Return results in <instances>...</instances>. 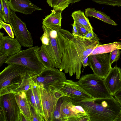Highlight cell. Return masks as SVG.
Here are the masks:
<instances>
[{
	"label": "cell",
	"mask_w": 121,
	"mask_h": 121,
	"mask_svg": "<svg viewBox=\"0 0 121 121\" xmlns=\"http://www.w3.org/2000/svg\"><path fill=\"white\" fill-rule=\"evenodd\" d=\"M59 44L62 56L61 71L69 73L70 77L75 74L76 79L81 75L82 63L94 49L100 44L96 34L91 39L75 36L69 31L61 28L59 30Z\"/></svg>",
	"instance_id": "cell-1"
},
{
	"label": "cell",
	"mask_w": 121,
	"mask_h": 121,
	"mask_svg": "<svg viewBox=\"0 0 121 121\" xmlns=\"http://www.w3.org/2000/svg\"><path fill=\"white\" fill-rule=\"evenodd\" d=\"M71 101L83 108L90 121H114L121 109V104L113 96L95 101Z\"/></svg>",
	"instance_id": "cell-2"
},
{
	"label": "cell",
	"mask_w": 121,
	"mask_h": 121,
	"mask_svg": "<svg viewBox=\"0 0 121 121\" xmlns=\"http://www.w3.org/2000/svg\"><path fill=\"white\" fill-rule=\"evenodd\" d=\"M29 71L25 67L15 64H9L0 73V96L18 92Z\"/></svg>",
	"instance_id": "cell-3"
},
{
	"label": "cell",
	"mask_w": 121,
	"mask_h": 121,
	"mask_svg": "<svg viewBox=\"0 0 121 121\" xmlns=\"http://www.w3.org/2000/svg\"><path fill=\"white\" fill-rule=\"evenodd\" d=\"M60 26H47L43 25V33L40 38L42 46L48 56L54 67L60 68L62 56L59 44Z\"/></svg>",
	"instance_id": "cell-4"
},
{
	"label": "cell",
	"mask_w": 121,
	"mask_h": 121,
	"mask_svg": "<svg viewBox=\"0 0 121 121\" xmlns=\"http://www.w3.org/2000/svg\"><path fill=\"white\" fill-rule=\"evenodd\" d=\"M40 47L35 46L21 50L15 54L9 56L4 63L15 64L26 67L31 74H37L45 68L37 54Z\"/></svg>",
	"instance_id": "cell-5"
},
{
	"label": "cell",
	"mask_w": 121,
	"mask_h": 121,
	"mask_svg": "<svg viewBox=\"0 0 121 121\" xmlns=\"http://www.w3.org/2000/svg\"><path fill=\"white\" fill-rule=\"evenodd\" d=\"M50 89L70 101H92L97 99L86 92L77 82L72 80L66 79L51 86Z\"/></svg>",
	"instance_id": "cell-6"
},
{
	"label": "cell",
	"mask_w": 121,
	"mask_h": 121,
	"mask_svg": "<svg viewBox=\"0 0 121 121\" xmlns=\"http://www.w3.org/2000/svg\"><path fill=\"white\" fill-rule=\"evenodd\" d=\"M77 82L86 92L95 99L113 96L107 88L104 80L94 73L82 76Z\"/></svg>",
	"instance_id": "cell-7"
},
{
	"label": "cell",
	"mask_w": 121,
	"mask_h": 121,
	"mask_svg": "<svg viewBox=\"0 0 121 121\" xmlns=\"http://www.w3.org/2000/svg\"><path fill=\"white\" fill-rule=\"evenodd\" d=\"M0 121H22L21 112L14 94L0 96Z\"/></svg>",
	"instance_id": "cell-8"
},
{
	"label": "cell",
	"mask_w": 121,
	"mask_h": 121,
	"mask_svg": "<svg viewBox=\"0 0 121 121\" xmlns=\"http://www.w3.org/2000/svg\"><path fill=\"white\" fill-rule=\"evenodd\" d=\"M30 74L35 85H42L47 90L50 89L51 86L66 79L65 73L55 67L45 68L37 74Z\"/></svg>",
	"instance_id": "cell-9"
},
{
	"label": "cell",
	"mask_w": 121,
	"mask_h": 121,
	"mask_svg": "<svg viewBox=\"0 0 121 121\" xmlns=\"http://www.w3.org/2000/svg\"><path fill=\"white\" fill-rule=\"evenodd\" d=\"M38 86L45 121H52L57 102L62 95L52 89H46L41 85Z\"/></svg>",
	"instance_id": "cell-10"
},
{
	"label": "cell",
	"mask_w": 121,
	"mask_h": 121,
	"mask_svg": "<svg viewBox=\"0 0 121 121\" xmlns=\"http://www.w3.org/2000/svg\"><path fill=\"white\" fill-rule=\"evenodd\" d=\"M9 23L12 28L16 38L22 46L30 48L33 47V40L30 32L26 23L11 10Z\"/></svg>",
	"instance_id": "cell-11"
},
{
	"label": "cell",
	"mask_w": 121,
	"mask_h": 121,
	"mask_svg": "<svg viewBox=\"0 0 121 121\" xmlns=\"http://www.w3.org/2000/svg\"><path fill=\"white\" fill-rule=\"evenodd\" d=\"M61 121H90V118L83 108L66 100L60 105Z\"/></svg>",
	"instance_id": "cell-12"
},
{
	"label": "cell",
	"mask_w": 121,
	"mask_h": 121,
	"mask_svg": "<svg viewBox=\"0 0 121 121\" xmlns=\"http://www.w3.org/2000/svg\"><path fill=\"white\" fill-rule=\"evenodd\" d=\"M88 65L93 73L104 79L112 67L109 62V54L104 53L89 56Z\"/></svg>",
	"instance_id": "cell-13"
},
{
	"label": "cell",
	"mask_w": 121,
	"mask_h": 121,
	"mask_svg": "<svg viewBox=\"0 0 121 121\" xmlns=\"http://www.w3.org/2000/svg\"><path fill=\"white\" fill-rule=\"evenodd\" d=\"M104 80L108 91L113 96L121 89V69L117 66L112 67Z\"/></svg>",
	"instance_id": "cell-14"
},
{
	"label": "cell",
	"mask_w": 121,
	"mask_h": 121,
	"mask_svg": "<svg viewBox=\"0 0 121 121\" xmlns=\"http://www.w3.org/2000/svg\"><path fill=\"white\" fill-rule=\"evenodd\" d=\"M0 32V54H7L9 56L15 54L22 50L21 45L17 39L9 35L4 36Z\"/></svg>",
	"instance_id": "cell-15"
},
{
	"label": "cell",
	"mask_w": 121,
	"mask_h": 121,
	"mask_svg": "<svg viewBox=\"0 0 121 121\" xmlns=\"http://www.w3.org/2000/svg\"><path fill=\"white\" fill-rule=\"evenodd\" d=\"M9 2L10 9L15 12L29 15L35 11L42 10L29 0H9Z\"/></svg>",
	"instance_id": "cell-16"
},
{
	"label": "cell",
	"mask_w": 121,
	"mask_h": 121,
	"mask_svg": "<svg viewBox=\"0 0 121 121\" xmlns=\"http://www.w3.org/2000/svg\"><path fill=\"white\" fill-rule=\"evenodd\" d=\"M15 95L17 103L21 112L28 121H32L30 104L25 92L19 91Z\"/></svg>",
	"instance_id": "cell-17"
},
{
	"label": "cell",
	"mask_w": 121,
	"mask_h": 121,
	"mask_svg": "<svg viewBox=\"0 0 121 121\" xmlns=\"http://www.w3.org/2000/svg\"><path fill=\"white\" fill-rule=\"evenodd\" d=\"M63 11L60 10H56L53 9L52 10L51 13L46 16L43 19V25L47 26H61V13Z\"/></svg>",
	"instance_id": "cell-18"
},
{
	"label": "cell",
	"mask_w": 121,
	"mask_h": 121,
	"mask_svg": "<svg viewBox=\"0 0 121 121\" xmlns=\"http://www.w3.org/2000/svg\"><path fill=\"white\" fill-rule=\"evenodd\" d=\"M85 15L87 17H93L105 23L113 26L117 24L110 17L104 13L96 9L95 8H89L85 9Z\"/></svg>",
	"instance_id": "cell-19"
},
{
	"label": "cell",
	"mask_w": 121,
	"mask_h": 121,
	"mask_svg": "<svg viewBox=\"0 0 121 121\" xmlns=\"http://www.w3.org/2000/svg\"><path fill=\"white\" fill-rule=\"evenodd\" d=\"M117 49L121 50V42H115L105 44H100L94 49L89 56L109 53Z\"/></svg>",
	"instance_id": "cell-20"
},
{
	"label": "cell",
	"mask_w": 121,
	"mask_h": 121,
	"mask_svg": "<svg viewBox=\"0 0 121 121\" xmlns=\"http://www.w3.org/2000/svg\"><path fill=\"white\" fill-rule=\"evenodd\" d=\"M71 16L74 22L81 24L90 31L94 32L93 27L88 18L84 15L83 11L81 10L75 11L72 13Z\"/></svg>",
	"instance_id": "cell-21"
},
{
	"label": "cell",
	"mask_w": 121,
	"mask_h": 121,
	"mask_svg": "<svg viewBox=\"0 0 121 121\" xmlns=\"http://www.w3.org/2000/svg\"><path fill=\"white\" fill-rule=\"evenodd\" d=\"M37 54L45 68L54 67L42 46L40 47L38 50Z\"/></svg>",
	"instance_id": "cell-22"
},
{
	"label": "cell",
	"mask_w": 121,
	"mask_h": 121,
	"mask_svg": "<svg viewBox=\"0 0 121 121\" xmlns=\"http://www.w3.org/2000/svg\"><path fill=\"white\" fill-rule=\"evenodd\" d=\"M30 73L28 71L25 76L18 92H25L29 89L31 88L35 85L30 78Z\"/></svg>",
	"instance_id": "cell-23"
},
{
	"label": "cell",
	"mask_w": 121,
	"mask_h": 121,
	"mask_svg": "<svg viewBox=\"0 0 121 121\" xmlns=\"http://www.w3.org/2000/svg\"><path fill=\"white\" fill-rule=\"evenodd\" d=\"M32 89L34 95L39 113L41 117L44 120L38 86L35 85Z\"/></svg>",
	"instance_id": "cell-24"
},
{
	"label": "cell",
	"mask_w": 121,
	"mask_h": 121,
	"mask_svg": "<svg viewBox=\"0 0 121 121\" xmlns=\"http://www.w3.org/2000/svg\"><path fill=\"white\" fill-rule=\"evenodd\" d=\"M2 4L4 11V20L6 23H9L11 9H10L8 0H0Z\"/></svg>",
	"instance_id": "cell-25"
},
{
	"label": "cell",
	"mask_w": 121,
	"mask_h": 121,
	"mask_svg": "<svg viewBox=\"0 0 121 121\" xmlns=\"http://www.w3.org/2000/svg\"><path fill=\"white\" fill-rule=\"evenodd\" d=\"M25 93L30 104L34 109L36 112L39 115L38 111L35 97L32 88L28 90L25 92Z\"/></svg>",
	"instance_id": "cell-26"
},
{
	"label": "cell",
	"mask_w": 121,
	"mask_h": 121,
	"mask_svg": "<svg viewBox=\"0 0 121 121\" xmlns=\"http://www.w3.org/2000/svg\"><path fill=\"white\" fill-rule=\"evenodd\" d=\"M93 2L100 4L113 6H121V0H92Z\"/></svg>",
	"instance_id": "cell-27"
},
{
	"label": "cell",
	"mask_w": 121,
	"mask_h": 121,
	"mask_svg": "<svg viewBox=\"0 0 121 121\" xmlns=\"http://www.w3.org/2000/svg\"><path fill=\"white\" fill-rule=\"evenodd\" d=\"M3 28L9 35L11 37L14 38V34L10 24L7 23L0 19V29Z\"/></svg>",
	"instance_id": "cell-28"
},
{
	"label": "cell",
	"mask_w": 121,
	"mask_h": 121,
	"mask_svg": "<svg viewBox=\"0 0 121 121\" xmlns=\"http://www.w3.org/2000/svg\"><path fill=\"white\" fill-rule=\"evenodd\" d=\"M109 60L110 66L114 62L117 61L119 59L121 53L119 49L114 50L110 52Z\"/></svg>",
	"instance_id": "cell-29"
},
{
	"label": "cell",
	"mask_w": 121,
	"mask_h": 121,
	"mask_svg": "<svg viewBox=\"0 0 121 121\" xmlns=\"http://www.w3.org/2000/svg\"><path fill=\"white\" fill-rule=\"evenodd\" d=\"M71 0H58L57 2L53 8L55 10H60L63 11L68 7L70 4Z\"/></svg>",
	"instance_id": "cell-30"
},
{
	"label": "cell",
	"mask_w": 121,
	"mask_h": 121,
	"mask_svg": "<svg viewBox=\"0 0 121 121\" xmlns=\"http://www.w3.org/2000/svg\"><path fill=\"white\" fill-rule=\"evenodd\" d=\"M75 23L77 28L78 36L84 38V36L90 31L81 24L76 22Z\"/></svg>",
	"instance_id": "cell-31"
},
{
	"label": "cell",
	"mask_w": 121,
	"mask_h": 121,
	"mask_svg": "<svg viewBox=\"0 0 121 121\" xmlns=\"http://www.w3.org/2000/svg\"><path fill=\"white\" fill-rule=\"evenodd\" d=\"M30 108L31 115L32 119V121H44V120L35 111L34 109L30 104Z\"/></svg>",
	"instance_id": "cell-32"
},
{
	"label": "cell",
	"mask_w": 121,
	"mask_h": 121,
	"mask_svg": "<svg viewBox=\"0 0 121 121\" xmlns=\"http://www.w3.org/2000/svg\"><path fill=\"white\" fill-rule=\"evenodd\" d=\"M9 56L7 54H0V67H1L4 63L5 62Z\"/></svg>",
	"instance_id": "cell-33"
},
{
	"label": "cell",
	"mask_w": 121,
	"mask_h": 121,
	"mask_svg": "<svg viewBox=\"0 0 121 121\" xmlns=\"http://www.w3.org/2000/svg\"><path fill=\"white\" fill-rule=\"evenodd\" d=\"M58 0H46V1L49 6L54 8L56 5Z\"/></svg>",
	"instance_id": "cell-34"
},
{
	"label": "cell",
	"mask_w": 121,
	"mask_h": 121,
	"mask_svg": "<svg viewBox=\"0 0 121 121\" xmlns=\"http://www.w3.org/2000/svg\"><path fill=\"white\" fill-rule=\"evenodd\" d=\"M113 96L121 104V89L116 92Z\"/></svg>",
	"instance_id": "cell-35"
},
{
	"label": "cell",
	"mask_w": 121,
	"mask_h": 121,
	"mask_svg": "<svg viewBox=\"0 0 121 121\" xmlns=\"http://www.w3.org/2000/svg\"><path fill=\"white\" fill-rule=\"evenodd\" d=\"M96 34L94 32L89 31L84 37V38L88 40L92 39Z\"/></svg>",
	"instance_id": "cell-36"
},
{
	"label": "cell",
	"mask_w": 121,
	"mask_h": 121,
	"mask_svg": "<svg viewBox=\"0 0 121 121\" xmlns=\"http://www.w3.org/2000/svg\"><path fill=\"white\" fill-rule=\"evenodd\" d=\"M73 26V31L72 34L75 36H78V33L77 28L75 22L71 25Z\"/></svg>",
	"instance_id": "cell-37"
},
{
	"label": "cell",
	"mask_w": 121,
	"mask_h": 121,
	"mask_svg": "<svg viewBox=\"0 0 121 121\" xmlns=\"http://www.w3.org/2000/svg\"><path fill=\"white\" fill-rule=\"evenodd\" d=\"M0 19L4 21V16L2 3L0 1Z\"/></svg>",
	"instance_id": "cell-38"
},
{
	"label": "cell",
	"mask_w": 121,
	"mask_h": 121,
	"mask_svg": "<svg viewBox=\"0 0 121 121\" xmlns=\"http://www.w3.org/2000/svg\"><path fill=\"white\" fill-rule=\"evenodd\" d=\"M121 121V110L114 121Z\"/></svg>",
	"instance_id": "cell-39"
},
{
	"label": "cell",
	"mask_w": 121,
	"mask_h": 121,
	"mask_svg": "<svg viewBox=\"0 0 121 121\" xmlns=\"http://www.w3.org/2000/svg\"><path fill=\"white\" fill-rule=\"evenodd\" d=\"M88 56L82 62V65L83 66L85 67L88 65Z\"/></svg>",
	"instance_id": "cell-40"
},
{
	"label": "cell",
	"mask_w": 121,
	"mask_h": 121,
	"mask_svg": "<svg viewBox=\"0 0 121 121\" xmlns=\"http://www.w3.org/2000/svg\"><path fill=\"white\" fill-rule=\"evenodd\" d=\"M22 121H28L24 115L21 112Z\"/></svg>",
	"instance_id": "cell-41"
},
{
	"label": "cell",
	"mask_w": 121,
	"mask_h": 121,
	"mask_svg": "<svg viewBox=\"0 0 121 121\" xmlns=\"http://www.w3.org/2000/svg\"><path fill=\"white\" fill-rule=\"evenodd\" d=\"M82 0H71L70 1V4H73L76 2H78Z\"/></svg>",
	"instance_id": "cell-42"
}]
</instances>
